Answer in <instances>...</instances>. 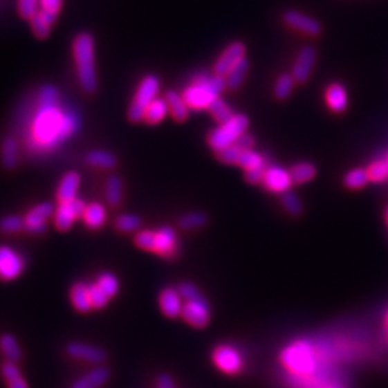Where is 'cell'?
<instances>
[{
	"mask_svg": "<svg viewBox=\"0 0 388 388\" xmlns=\"http://www.w3.org/2000/svg\"><path fill=\"white\" fill-rule=\"evenodd\" d=\"M78 116L59 105V92L52 85L42 86L39 108L29 127V145L35 151L48 153L77 133Z\"/></svg>",
	"mask_w": 388,
	"mask_h": 388,
	"instance_id": "obj_1",
	"label": "cell"
},
{
	"mask_svg": "<svg viewBox=\"0 0 388 388\" xmlns=\"http://www.w3.org/2000/svg\"><path fill=\"white\" fill-rule=\"evenodd\" d=\"M225 88H228L225 77L200 72L193 80L192 85L183 91L181 95L190 109H209L212 102L220 98V94Z\"/></svg>",
	"mask_w": 388,
	"mask_h": 388,
	"instance_id": "obj_2",
	"label": "cell"
},
{
	"mask_svg": "<svg viewBox=\"0 0 388 388\" xmlns=\"http://www.w3.org/2000/svg\"><path fill=\"white\" fill-rule=\"evenodd\" d=\"M73 59L77 65V75L80 85L85 92L97 91V68H95V52H94V39L86 32L80 33L72 45Z\"/></svg>",
	"mask_w": 388,
	"mask_h": 388,
	"instance_id": "obj_3",
	"label": "cell"
},
{
	"mask_svg": "<svg viewBox=\"0 0 388 388\" xmlns=\"http://www.w3.org/2000/svg\"><path fill=\"white\" fill-rule=\"evenodd\" d=\"M281 362L293 377L309 378L318 367L317 349L309 341H295L281 353Z\"/></svg>",
	"mask_w": 388,
	"mask_h": 388,
	"instance_id": "obj_4",
	"label": "cell"
},
{
	"mask_svg": "<svg viewBox=\"0 0 388 388\" xmlns=\"http://www.w3.org/2000/svg\"><path fill=\"white\" fill-rule=\"evenodd\" d=\"M249 127V118L243 114H234L232 120H229L225 124H220L217 128L207 137V142L210 149L216 153L225 150L226 147H230L236 144L239 137L246 133Z\"/></svg>",
	"mask_w": 388,
	"mask_h": 388,
	"instance_id": "obj_5",
	"label": "cell"
},
{
	"mask_svg": "<svg viewBox=\"0 0 388 388\" xmlns=\"http://www.w3.org/2000/svg\"><path fill=\"white\" fill-rule=\"evenodd\" d=\"M160 80L156 75H147L140 82L134 101L128 108V120L133 122H140L144 120L145 109L158 95Z\"/></svg>",
	"mask_w": 388,
	"mask_h": 388,
	"instance_id": "obj_6",
	"label": "cell"
},
{
	"mask_svg": "<svg viewBox=\"0 0 388 388\" xmlns=\"http://www.w3.org/2000/svg\"><path fill=\"white\" fill-rule=\"evenodd\" d=\"M213 362L228 376H237L242 373L245 361L240 351L232 345H219L213 351Z\"/></svg>",
	"mask_w": 388,
	"mask_h": 388,
	"instance_id": "obj_7",
	"label": "cell"
},
{
	"mask_svg": "<svg viewBox=\"0 0 388 388\" xmlns=\"http://www.w3.org/2000/svg\"><path fill=\"white\" fill-rule=\"evenodd\" d=\"M26 264L25 257L9 246H0V279L13 281L19 278Z\"/></svg>",
	"mask_w": 388,
	"mask_h": 388,
	"instance_id": "obj_8",
	"label": "cell"
},
{
	"mask_svg": "<svg viewBox=\"0 0 388 388\" xmlns=\"http://www.w3.org/2000/svg\"><path fill=\"white\" fill-rule=\"evenodd\" d=\"M85 209H86V206H85L84 200H81L78 197L68 203H59V206L57 207V210H55V214H53L55 226H57V229L61 232L69 230L73 225V221L84 216Z\"/></svg>",
	"mask_w": 388,
	"mask_h": 388,
	"instance_id": "obj_9",
	"label": "cell"
},
{
	"mask_svg": "<svg viewBox=\"0 0 388 388\" xmlns=\"http://www.w3.org/2000/svg\"><path fill=\"white\" fill-rule=\"evenodd\" d=\"M181 317L194 328H205L210 321V306L205 297L184 302Z\"/></svg>",
	"mask_w": 388,
	"mask_h": 388,
	"instance_id": "obj_10",
	"label": "cell"
},
{
	"mask_svg": "<svg viewBox=\"0 0 388 388\" xmlns=\"http://www.w3.org/2000/svg\"><path fill=\"white\" fill-rule=\"evenodd\" d=\"M246 55V46L243 42L236 41L233 44H230L221 55L219 57V59L214 64V73L216 75H221L226 77L228 73L240 62Z\"/></svg>",
	"mask_w": 388,
	"mask_h": 388,
	"instance_id": "obj_11",
	"label": "cell"
},
{
	"mask_svg": "<svg viewBox=\"0 0 388 388\" xmlns=\"http://www.w3.org/2000/svg\"><path fill=\"white\" fill-rule=\"evenodd\" d=\"M53 205L50 203H41V205L32 207L25 216V229L33 234H41L46 230V223L50 216L55 214Z\"/></svg>",
	"mask_w": 388,
	"mask_h": 388,
	"instance_id": "obj_12",
	"label": "cell"
},
{
	"mask_svg": "<svg viewBox=\"0 0 388 388\" xmlns=\"http://www.w3.org/2000/svg\"><path fill=\"white\" fill-rule=\"evenodd\" d=\"M317 62V49L308 45L304 46L299 53H298V58L293 64L292 68V75L298 84H305L309 78H311V73L313 71V66H315Z\"/></svg>",
	"mask_w": 388,
	"mask_h": 388,
	"instance_id": "obj_13",
	"label": "cell"
},
{
	"mask_svg": "<svg viewBox=\"0 0 388 388\" xmlns=\"http://www.w3.org/2000/svg\"><path fill=\"white\" fill-rule=\"evenodd\" d=\"M284 21L290 28L301 30L311 36H318L322 32V25L320 24V21L298 10H293V9L286 10L284 13Z\"/></svg>",
	"mask_w": 388,
	"mask_h": 388,
	"instance_id": "obj_14",
	"label": "cell"
},
{
	"mask_svg": "<svg viewBox=\"0 0 388 388\" xmlns=\"http://www.w3.org/2000/svg\"><path fill=\"white\" fill-rule=\"evenodd\" d=\"M262 183L269 192L281 194L290 190L293 184L289 170L281 167V165H268Z\"/></svg>",
	"mask_w": 388,
	"mask_h": 388,
	"instance_id": "obj_15",
	"label": "cell"
},
{
	"mask_svg": "<svg viewBox=\"0 0 388 388\" xmlns=\"http://www.w3.org/2000/svg\"><path fill=\"white\" fill-rule=\"evenodd\" d=\"M178 250L177 233L173 228L164 226L154 232V249L153 252L164 256V257H174Z\"/></svg>",
	"mask_w": 388,
	"mask_h": 388,
	"instance_id": "obj_16",
	"label": "cell"
},
{
	"mask_svg": "<svg viewBox=\"0 0 388 388\" xmlns=\"http://www.w3.org/2000/svg\"><path fill=\"white\" fill-rule=\"evenodd\" d=\"M66 353L72 357L81 361H86L91 364H101L105 358L107 354L105 351L88 344H81V342H71L66 347Z\"/></svg>",
	"mask_w": 388,
	"mask_h": 388,
	"instance_id": "obj_17",
	"label": "cell"
},
{
	"mask_svg": "<svg viewBox=\"0 0 388 388\" xmlns=\"http://www.w3.org/2000/svg\"><path fill=\"white\" fill-rule=\"evenodd\" d=\"M158 302H160L161 312L165 317L176 318V317L181 315L184 304H183V298H181L178 289H176V288L163 289L160 293Z\"/></svg>",
	"mask_w": 388,
	"mask_h": 388,
	"instance_id": "obj_18",
	"label": "cell"
},
{
	"mask_svg": "<svg viewBox=\"0 0 388 388\" xmlns=\"http://www.w3.org/2000/svg\"><path fill=\"white\" fill-rule=\"evenodd\" d=\"M80 184H81V177L78 173L75 172H69L66 173L61 181H59V186L57 190V197L59 203H68L77 198V193L80 189Z\"/></svg>",
	"mask_w": 388,
	"mask_h": 388,
	"instance_id": "obj_19",
	"label": "cell"
},
{
	"mask_svg": "<svg viewBox=\"0 0 388 388\" xmlns=\"http://www.w3.org/2000/svg\"><path fill=\"white\" fill-rule=\"evenodd\" d=\"M325 100L328 107L337 114H342L348 108V94L345 86L341 84H331L326 88Z\"/></svg>",
	"mask_w": 388,
	"mask_h": 388,
	"instance_id": "obj_20",
	"label": "cell"
},
{
	"mask_svg": "<svg viewBox=\"0 0 388 388\" xmlns=\"http://www.w3.org/2000/svg\"><path fill=\"white\" fill-rule=\"evenodd\" d=\"M109 378V371L105 367H95L71 385V388H101Z\"/></svg>",
	"mask_w": 388,
	"mask_h": 388,
	"instance_id": "obj_21",
	"label": "cell"
},
{
	"mask_svg": "<svg viewBox=\"0 0 388 388\" xmlns=\"http://www.w3.org/2000/svg\"><path fill=\"white\" fill-rule=\"evenodd\" d=\"M165 102L169 105V111L172 117L177 121V122H184L189 118V105L184 101L183 95L177 94L176 91H167L164 95Z\"/></svg>",
	"mask_w": 388,
	"mask_h": 388,
	"instance_id": "obj_22",
	"label": "cell"
},
{
	"mask_svg": "<svg viewBox=\"0 0 388 388\" xmlns=\"http://www.w3.org/2000/svg\"><path fill=\"white\" fill-rule=\"evenodd\" d=\"M71 302L78 312H89L92 309L91 298H89V289L88 285L84 282H78L71 289Z\"/></svg>",
	"mask_w": 388,
	"mask_h": 388,
	"instance_id": "obj_23",
	"label": "cell"
},
{
	"mask_svg": "<svg viewBox=\"0 0 388 388\" xmlns=\"http://www.w3.org/2000/svg\"><path fill=\"white\" fill-rule=\"evenodd\" d=\"M85 225L92 229L97 230L100 228H102V225L105 223L107 220V210L105 207L101 205V203H91V205L86 206L84 216H82Z\"/></svg>",
	"mask_w": 388,
	"mask_h": 388,
	"instance_id": "obj_24",
	"label": "cell"
},
{
	"mask_svg": "<svg viewBox=\"0 0 388 388\" xmlns=\"http://www.w3.org/2000/svg\"><path fill=\"white\" fill-rule=\"evenodd\" d=\"M169 113H170L169 105H167V102H165V100L156 98L149 107H147L144 121L149 125H156V124H160L165 117H167Z\"/></svg>",
	"mask_w": 388,
	"mask_h": 388,
	"instance_id": "obj_25",
	"label": "cell"
},
{
	"mask_svg": "<svg viewBox=\"0 0 388 388\" xmlns=\"http://www.w3.org/2000/svg\"><path fill=\"white\" fill-rule=\"evenodd\" d=\"M124 196V187H122V180L120 176H111L107 180L105 186V197L109 206L117 207L122 201Z\"/></svg>",
	"mask_w": 388,
	"mask_h": 388,
	"instance_id": "obj_26",
	"label": "cell"
},
{
	"mask_svg": "<svg viewBox=\"0 0 388 388\" xmlns=\"http://www.w3.org/2000/svg\"><path fill=\"white\" fill-rule=\"evenodd\" d=\"M53 24H55V19H52L50 16H48L46 13H44L41 10L36 13L30 19L32 32H33V35L36 36V38H39V39L48 38L49 33H50V28H52Z\"/></svg>",
	"mask_w": 388,
	"mask_h": 388,
	"instance_id": "obj_27",
	"label": "cell"
},
{
	"mask_svg": "<svg viewBox=\"0 0 388 388\" xmlns=\"http://www.w3.org/2000/svg\"><path fill=\"white\" fill-rule=\"evenodd\" d=\"M85 161L92 165V167H98V169H113L116 167L117 164V158L114 154H111L109 151H104V150H94L89 151L85 156Z\"/></svg>",
	"mask_w": 388,
	"mask_h": 388,
	"instance_id": "obj_28",
	"label": "cell"
},
{
	"mask_svg": "<svg viewBox=\"0 0 388 388\" xmlns=\"http://www.w3.org/2000/svg\"><path fill=\"white\" fill-rule=\"evenodd\" d=\"M2 163L6 169L13 170L19 163V145L12 137H8L2 144Z\"/></svg>",
	"mask_w": 388,
	"mask_h": 388,
	"instance_id": "obj_29",
	"label": "cell"
},
{
	"mask_svg": "<svg viewBox=\"0 0 388 388\" xmlns=\"http://www.w3.org/2000/svg\"><path fill=\"white\" fill-rule=\"evenodd\" d=\"M293 184H304L317 176V167L312 163H298L289 170Z\"/></svg>",
	"mask_w": 388,
	"mask_h": 388,
	"instance_id": "obj_30",
	"label": "cell"
},
{
	"mask_svg": "<svg viewBox=\"0 0 388 388\" xmlns=\"http://www.w3.org/2000/svg\"><path fill=\"white\" fill-rule=\"evenodd\" d=\"M2 374L6 380L8 388H29L16 362H10V361L5 362L2 367Z\"/></svg>",
	"mask_w": 388,
	"mask_h": 388,
	"instance_id": "obj_31",
	"label": "cell"
},
{
	"mask_svg": "<svg viewBox=\"0 0 388 388\" xmlns=\"http://www.w3.org/2000/svg\"><path fill=\"white\" fill-rule=\"evenodd\" d=\"M0 349H2L3 355L10 362H17L22 358V349L17 344L16 338L10 334H5L0 337Z\"/></svg>",
	"mask_w": 388,
	"mask_h": 388,
	"instance_id": "obj_32",
	"label": "cell"
},
{
	"mask_svg": "<svg viewBox=\"0 0 388 388\" xmlns=\"http://www.w3.org/2000/svg\"><path fill=\"white\" fill-rule=\"evenodd\" d=\"M248 71H249V61L246 58H243L225 77L228 88L229 89H237L240 85H242L245 82L246 75H248Z\"/></svg>",
	"mask_w": 388,
	"mask_h": 388,
	"instance_id": "obj_33",
	"label": "cell"
},
{
	"mask_svg": "<svg viewBox=\"0 0 388 388\" xmlns=\"http://www.w3.org/2000/svg\"><path fill=\"white\" fill-rule=\"evenodd\" d=\"M240 167L246 170H253V169H262L268 167L266 160L262 154H259L253 150H243V153L240 154V158L237 161Z\"/></svg>",
	"mask_w": 388,
	"mask_h": 388,
	"instance_id": "obj_34",
	"label": "cell"
},
{
	"mask_svg": "<svg viewBox=\"0 0 388 388\" xmlns=\"http://www.w3.org/2000/svg\"><path fill=\"white\" fill-rule=\"evenodd\" d=\"M281 201H282V206L284 209L290 214V216H301L304 213V203L301 200V197L292 192L288 190L285 193L281 194Z\"/></svg>",
	"mask_w": 388,
	"mask_h": 388,
	"instance_id": "obj_35",
	"label": "cell"
},
{
	"mask_svg": "<svg viewBox=\"0 0 388 388\" xmlns=\"http://www.w3.org/2000/svg\"><path fill=\"white\" fill-rule=\"evenodd\" d=\"M295 82H297V81H295L292 73H282V75L278 78V81H276L275 88H273L275 97L278 98L279 101L286 100L292 94Z\"/></svg>",
	"mask_w": 388,
	"mask_h": 388,
	"instance_id": "obj_36",
	"label": "cell"
},
{
	"mask_svg": "<svg viewBox=\"0 0 388 388\" xmlns=\"http://www.w3.org/2000/svg\"><path fill=\"white\" fill-rule=\"evenodd\" d=\"M209 111H210V114L213 116V118L219 124H225V122H228L229 120H232L234 117L232 108L221 98L214 100L212 102V105L209 107Z\"/></svg>",
	"mask_w": 388,
	"mask_h": 388,
	"instance_id": "obj_37",
	"label": "cell"
},
{
	"mask_svg": "<svg viewBox=\"0 0 388 388\" xmlns=\"http://www.w3.org/2000/svg\"><path fill=\"white\" fill-rule=\"evenodd\" d=\"M97 285L105 292L108 298H113L120 290V282L117 279V276L111 272H104L98 276Z\"/></svg>",
	"mask_w": 388,
	"mask_h": 388,
	"instance_id": "obj_38",
	"label": "cell"
},
{
	"mask_svg": "<svg viewBox=\"0 0 388 388\" xmlns=\"http://www.w3.org/2000/svg\"><path fill=\"white\" fill-rule=\"evenodd\" d=\"M371 180L367 169H354L345 174L344 184L348 189H361Z\"/></svg>",
	"mask_w": 388,
	"mask_h": 388,
	"instance_id": "obj_39",
	"label": "cell"
},
{
	"mask_svg": "<svg viewBox=\"0 0 388 388\" xmlns=\"http://www.w3.org/2000/svg\"><path fill=\"white\" fill-rule=\"evenodd\" d=\"M207 223V216L206 213L203 212H192L180 217L178 220V226L186 229V230H192V229H198L203 228Z\"/></svg>",
	"mask_w": 388,
	"mask_h": 388,
	"instance_id": "obj_40",
	"label": "cell"
},
{
	"mask_svg": "<svg viewBox=\"0 0 388 388\" xmlns=\"http://www.w3.org/2000/svg\"><path fill=\"white\" fill-rule=\"evenodd\" d=\"M116 228L124 233L136 232L141 228V220L136 214H121L116 220Z\"/></svg>",
	"mask_w": 388,
	"mask_h": 388,
	"instance_id": "obj_41",
	"label": "cell"
},
{
	"mask_svg": "<svg viewBox=\"0 0 388 388\" xmlns=\"http://www.w3.org/2000/svg\"><path fill=\"white\" fill-rule=\"evenodd\" d=\"M25 229V219L17 214H10L0 220V230L5 233H17Z\"/></svg>",
	"mask_w": 388,
	"mask_h": 388,
	"instance_id": "obj_42",
	"label": "cell"
},
{
	"mask_svg": "<svg viewBox=\"0 0 388 388\" xmlns=\"http://www.w3.org/2000/svg\"><path fill=\"white\" fill-rule=\"evenodd\" d=\"M367 170L371 181H385L388 180V160L374 161Z\"/></svg>",
	"mask_w": 388,
	"mask_h": 388,
	"instance_id": "obj_43",
	"label": "cell"
},
{
	"mask_svg": "<svg viewBox=\"0 0 388 388\" xmlns=\"http://www.w3.org/2000/svg\"><path fill=\"white\" fill-rule=\"evenodd\" d=\"M88 289H89V298H91L92 308L102 309L108 304V299H109L105 295V292L97 285V282L88 285Z\"/></svg>",
	"mask_w": 388,
	"mask_h": 388,
	"instance_id": "obj_44",
	"label": "cell"
},
{
	"mask_svg": "<svg viewBox=\"0 0 388 388\" xmlns=\"http://www.w3.org/2000/svg\"><path fill=\"white\" fill-rule=\"evenodd\" d=\"M243 153V149H240L237 144H233L230 147H226L225 150H221L217 153V158L225 163V164H237L240 154Z\"/></svg>",
	"mask_w": 388,
	"mask_h": 388,
	"instance_id": "obj_45",
	"label": "cell"
},
{
	"mask_svg": "<svg viewBox=\"0 0 388 388\" xmlns=\"http://www.w3.org/2000/svg\"><path fill=\"white\" fill-rule=\"evenodd\" d=\"M38 6L39 0H17V10H19V15L26 21H30L39 12Z\"/></svg>",
	"mask_w": 388,
	"mask_h": 388,
	"instance_id": "obj_46",
	"label": "cell"
},
{
	"mask_svg": "<svg viewBox=\"0 0 388 388\" xmlns=\"http://www.w3.org/2000/svg\"><path fill=\"white\" fill-rule=\"evenodd\" d=\"M62 8V0H39V10L57 21Z\"/></svg>",
	"mask_w": 388,
	"mask_h": 388,
	"instance_id": "obj_47",
	"label": "cell"
},
{
	"mask_svg": "<svg viewBox=\"0 0 388 388\" xmlns=\"http://www.w3.org/2000/svg\"><path fill=\"white\" fill-rule=\"evenodd\" d=\"M136 245L140 249L153 252L154 249V232L153 230H141L136 236Z\"/></svg>",
	"mask_w": 388,
	"mask_h": 388,
	"instance_id": "obj_48",
	"label": "cell"
},
{
	"mask_svg": "<svg viewBox=\"0 0 388 388\" xmlns=\"http://www.w3.org/2000/svg\"><path fill=\"white\" fill-rule=\"evenodd\" d=\"M178 292L181 295V298L184 301H192V299H196V298H200L203 297L201 292L198 290V288H196V285L190 284V282H184L178 286Z\"/></svg>",
	"mask_w": 388,
	"mask_h": 388,
	"instance_id": "obj_49",
	"label": "cell"
},
{
	"mask_svg": "<svg viewBox=\"0 0 388 388\" xmlns=\"http://www.w3.org/2000/svg\"><path fill=\"white\" fill-rule=\"evenodd\" d=\"M268 167H262V169H253V170H246L245 172V180L249 184H256V183H262L265 173H266Z\"/></svg>",
	"mask_w": 388,
	"mask_h": 388,
	"instance_id": "obj_50",
	"label": "cell"
},
{
	"mask_svg": "<svg viewBox=\"0 0 388 388\" xmlns=\"http://www.w3.org/2000/svg\"><path fill=\"white\" fill-rule=\"evenodd\" d=\"M256 140L252 134H249L248 131L245 134H242L239 137V140L236 141V144L240 147V149H243V150H252V147L255 145Z\"/></svg>",
	"mask_w": 388,
	"mask_h": 388,
	"instance_id": "obj_51",
	"label": "cell"
},
{
	"mask_svg": "<svg viewBox=\"0 0 388 388\" xmlns=\"http://www.w3.org/2000/svg\"><path fill=\"white\" fill-rule=\"evenodd\" d=\"M158 388H176V387H174V382L170 376L163 374L158 378Z\"/></svg>",
	"mask_w": 388,
	"mask_h": 388,
	"instance_id": "obj_52",
	"label": "cell"
},
{
	"mask_svg": "<svg viewBox=\"0 0 388 388\" xmlns=\"http://www.w3.org/2000/svg\"><path fill=\"white\" fill-rule=\"evenodd\" d=\"M384 328H385V334H387V338H388V311L385 313V320H384Z\"/></svg>",
	"mask_w": 388,
	"mask_h": 388,
	"instance_id": "obj_53",
	"label": "cell"
},
{
	"mask_svg": "<svg viewBox=\"0 0 388 388\" xmlns=\"http://www.w3.org/2000/svg\"><path fill=\"white\" fill-rule=\"evenodd\" d=\"M385 221H387V225H388V207L385 209Z\"/></svg>",
	"mask_w": 388,
	"mask_h": 388,
	"instance_id": "obj_54",
	"label": "cell"
},
{
	"mask_svg": "<svg viewBox=\"0 0 388 388\" xmlns=\"http://www.w3.org/2000/svg\"><path fill=\"white\" fill-rule=\"evenodd\" d=\"M328 388H341V387H328Z\"/></svg>",
	"mask_w": 388,
	"mask_h": 388,
	"instance_id": "obj_55",
	"label": "cell"
},
{
	"mask_svg": "<svg viewBox=\"0 0 388 388\" xmlns=\"http://www.w3.org/2000/svg\"><path fill=\"white\" fill-rule=\"evenodd\" d=\"M387 160H388V157H387Z\"/></svg>",
	"mask_w": 388,
	"mask_h": 388,
	"instance_id": "obj_56",
	"label": "cell"
}]
</instances>
